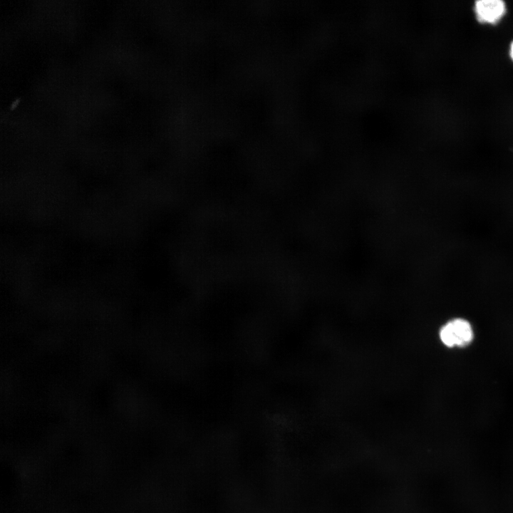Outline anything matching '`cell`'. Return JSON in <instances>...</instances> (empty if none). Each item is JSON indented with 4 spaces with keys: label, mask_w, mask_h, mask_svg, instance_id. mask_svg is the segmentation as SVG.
<instances>
[{
    "label": "cell",
    "mask_w": 513,
    "mask_h": 513,
    "mask_svg": "<svg viewBox=\"0 0 513 513\" xmlns=\"http://www.w3.org/2000/svg\"><path fill=\"white\" fill-rule=\"evenodd\" d=\"M439 338L447 348H465L472 343L475 330L467 319L456 317L442 325L439 331Z\"/></svg>",
    "instance_id": "6da1fadb"
},
{
    "label": "cell",
    "mask_w": 513,
    "mask_h": 513,
    "mask_svg": "<svg viewBox=\"0 0 513 513\" xmlns=\"http://www.w3.org/2000/svg\"><path fill=\"white\" fill-rule=\"evenodd\" d=\"M509 54H510L512 59L513 60V41L510 46Z\"/></svg>",
    "instance_id": "3957f363"
},
{
    "label": "cell",
    "mask_w": 513,
    "mask_h": 513,
    "mask_svg": "<svg viewBox=\"0 0 513 513\" xmlns=\"http://www.w3.org/2000/svg\"><path fill=\"white\" fill-rule=\"evenodd\" d=\"M475 11L480 22L494 24L503 16L506 7L501 0H480L475 2Z\"/></svg>",
    "instance_id": "7a4b0ae2"
}]
</instances>
